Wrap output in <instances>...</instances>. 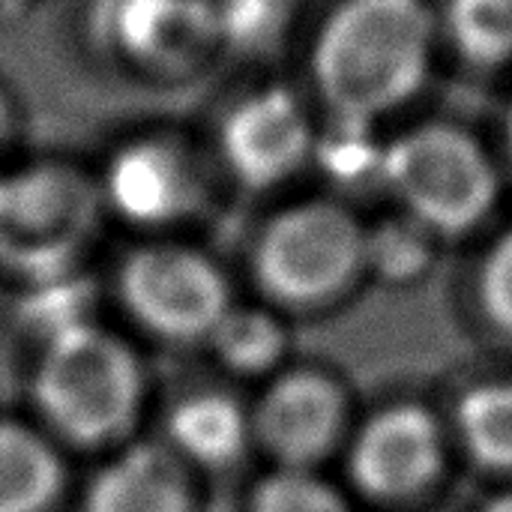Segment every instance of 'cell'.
<instances>
[{
  "instance_id": "cell-1",
  "label": "cell",
  "mask_w": 512,
  "mask_h": 512,
  "mask_svg": "<svg viewBox=\"0 0 512 512\" xmlns=\"http://www.w3.org/2000/svg\"><path fill=\"white\" fill-rule=\"evenodd\" d=\"M435 24L423 0H342L312 45V78L333 117L372 123L426 81Z\"/></svg>"
},
{
  "instance_id": "cell-2",
  "label": "cell",
  "mask_w": 512,
  "mask_h": 512,
  "mask_svg": "<svg viewBox=\"0 0 512 512\" xmlns=\"http://www.w3.org/2000/svg\"><path fill=\"white\" fill-rule=\"evenodd\" d=\"M381 183L405 216L435 237L465 234L495 207L498 180L480 144L456 126L426 123L384 144Z\"/></svg>"
},
{
  "instance_id": "cell-3",
  "label": "cell",
  "mask_w": 512,
  "mask_h": 512,
  "mask_svg": "<svg viewBox=\"0 0 512 512\" xmlns=\"http://www.w3.org/2000/svg\"><path fill=\"white\" fill-rule=\"evenodd\" d=\"M141 372L132 351L96 324L45 342L36 402L57 432L81 444L120 435L135 417Z\"/></svg>"
},
{
  "instance_id": "cell-4",
  "label": "cell",
  "mask_w": 512,
  "mask_h": 512,
  "mask_svg": "<svg viewBox=\"0 0 512 512\" xmlns=\"http://www.w3.org/2000/svg\"><path fill=\"white\" fill-rule=\"evenodd\" d=\"M366 228L339 204L309 201L279 213L261 234L255 270L285 303H321L363 270Z\"/></svg>"
},
{
  "instance_id": "cell-5",
  "label": "cell",
  "mask_w": 512,
  "mask_h": 512,
  "mask_svg": "<svg viewBox=\"0 0 512 512\" xmlns=\"http://www.w3.org/2000/svg\"><path fill=\"white\" fill-rule=\"evenodd\" d=\"M93 195L63 168H27L0 180V261L36 279L66 273L87 240Z\"/></svg>"
},
{
  "instance_id": "cell-6",
  "label": "cell",
  "mask_w": 512,
  "mask_h": 512,
  "mask_svg": "<svg viewBox=\"0 0 512 512\" xmlns=\"http://www.w3.org/2000/svg\"><path fill=\"white\" fill-rule=\"evenodd\" d=\"M120 291L147 330L177 342L207 339L231 309L219 267L183 246L135 252L120 273Z\"/></svg>"
},
{
  "instance_id": "cell-7",
  "label": "cell",
  "mask_w": 512,
  "mask_h": 512,
  "mask_svg": "<svg viewBox=\"0 0 512 512\" xmlns=\"http://www.w3.org/2000/svg\"><path fill=\"white\" fill-rule=\"evenodd\" d=\"M315 150V132L300 99L282 87L240 99L222 123V153L234 177L252 189L288 180Z\"/></svg>"
},
{
  "instance_id": "cell-8",
  "label": "cell",
  "mask_w": 512,
  "mask_h": 512,
  "mask_svg": "<svg viewBox=\"0 0 512 512\" xmlns=\"http://www.w3.org/2000/svg\"><path fill=\"white\" fill-rule=\"evenodd\" d=\"M441 465V429L417 405H396L375 414L351 447V474L375 498L417 495L441 474Z\"/></svg>"
},
{
  "instance_id": "cell-9",
  "label": "cell",
  "mask_w": 512,
  "mask_h": 512,
  "mask_svg": "<svg viewBox=\"0 0 512 512\" xmlns=\"http://www.w3.org/2000/svg\"><path fill=\"white\" fill-rule=\"evenodd\" d=\"M342 423V390L318 372H291L264 393L252 429L282 468L312 471L339 441Z\"/></svg>"
},
{
  "instance_id": "cell-10",
  "label": "cell",
  "mask_w": 512,
  "mask_h": 512,
  "mask_svg": "<svg viewBox=\"0 0 512 512\" xmlns=\"http://www.w3.org/2000/svg\"><path fill=\"white\" fill-rule=\"evenodd\" d=\"M99 30L147 66H186L219 42L210 0H102Z\"/></svg>"
},
{
  "instance_id": "cell-11",
  "label": "cell",
  "mask_w": 512,
  "mask_h": 512,
  "mask_svg": "<svg viewBox=\"0 0 512 512\" xmlns=\"http://www.w3.org/2000/svg\"><path fill=\"white\" fill-rule=\"evenodd\" d=\"M102 195L129 222L165 225L195 207L198 180L174 144L132 141L111 156Z\"/></svg>"
},
{
  "instance_id": "cell-12",
  "label": "cell",
  "mask_w": 512,
  "mask_h": 512,
  "mask_svg": "<svg viewBox=\"0 0 512 512\" xmlns=\"http://www.w3.org/2000/svg\"><path fill=\"white\" fill-rule=\"evenodd\" d=\"M189 483L183 459L156 444H138L117 456L96 480L87 512H186Z\"/></svg>"
},
{
  "instance_id": "cell-13",
  "label": "cell",
  "mask_w": 512,
  "mask_h": 512,
  "mask_svg": "<svg viewBox=\"0 0 512 512\" xmlns=\"http://www.w3.org/2000/svg\"><path fill=\"white\" fill-rule=\"evenodd\" d=\"M249 420L234 399L219 393L189 396L171 411L168 438L180 459L198 465H231L249 444Z\"/></svg>"
},
{
  "instance_id": "cell-14",
  "label": "cell",
  "mask_w": 512,
  "mask_h": 512,
  "mask_svg": "<svg viewBox=\"0 0 512 512\" xmlns=\"http://www.w3.org/2000/svg\"><path fill=\"white\" fill-rule=\"evenodd\" d=\"M60 480L54 450L36 432L0 420V512H42Z\"/></svg>"
},
{
  "instance_id": "cell-15",
  "label": "cell",
  "mask_w": 512,
  "mask_h": 512,
  "mask_svg": "<svg viewBox=\"0 0 512 512\" xmlns=\"http://www.w3.org/2000/svg\"><path fill=\"white\" fill-rule=\"evenodd\" d=\"M207 339L216 357L240 375H258L273 369L288 345L279 318L261 309H228Z\"/></svg>"
},
{
  "instance_id": "cell-16",
  "label": "cell",
  "mask_w": 512,
  "mask_h": 512,
  "mask_svg": "<svg viewBox=\"0 0 512 512\" xmlns=\"http://www.w3.org/2000/svg\"><path fill=\"white\" fill-rule=\"evenodd\" d=\"M459 432L477 462L512 471V384H486L459 405Z\"/></svg>"
},
{
  "instance_id": "cell-17",
  "label": "cell",
  "mask_w": 512,
  "mask_h": 512,
  "mask_svg": "<svg viewBox=\"0 0 512 512\" xmlns=\"http://www.w3.org/2000/svg\"><path fill=\"white\" fill-rule=\"evenodd\" d=\"M444 21L471 63L501 66L512 60V0H447Z\"/></svg>"
},
{
  "instance_id": "cell-18",
  "label": "cell",
  "mask_w": 512,
  "mask_h": 512,
  "mask_svg": "<svg viewBox=\"0 0 512 512\" xmlns=\"http://www.w3.org/2000/svg\"><path fill=\"white\" fill-rule=\"evenodd\" d=\"M432 240L435 234L426 231L411 216L387 219L375 225L372 231H366L363 270L369 267L375 276L393 285L414 282L432 264V252H435Z\"/></svg>"
},
{
  "instance_id": "cell-19",
  "label": "cell",
  "mask_w": 512,
  "mask_h": 512,
  "mask_svg": "<svg viewBox=\"0 0 512 512\" xmlns=\"http://www.w3.org/2000/svg\"><path fill=\"white\" fill-rule=\"evenodd\" d=\"M312 153L324 162V171L342 186H360L369 180L381 183L384 144L375 138L372 123L333 117L327 135L315 138Z\"/></svg>"
},
{
  "instance_id": "cell-20",
  "label": "cell",
  "mask_w": 512,
  "mask_h": 512,
  "mask_svg": "<svg viewBox=\"0 0 512 512\" xmlns=\"http://www.w3.org/2000/svg\"><path fill=\"white\" fill-rule=\"evenodd\" d=\"M249 512H354L348 501L324 483L315 471L279 468L270 474L255 498Z\"/></svg>"
},
{
  "instance_id": "cell-21",
  "label": "cell",
  "mask_w": 512,
  "mask_h": 512,
  "mask_svg": "<svg viewBox=\"0 0 512 512\" xmlns=\"http://www.w3.org/2000/svg\"><path fill=\"white\" fill-rule=\"evenodd\" d=\"M42 288L30 300V318L39 324L45 339H54L60 333H69L75 327L90 324V288L78 279H69L66 273H54L39 279Z\"/></svg>"
},
{
  "instance_id": "cell-22",
  "label": "cell",
  "mask_w": 512,
  "mask_h": 512,
  "mask_svg": "<svg viewBox=\"0 0 512 512\" xmlns=\"http://www.w3.org/2000/svg\"><path fill=\"white\" fill-rule=\"evenodd\" d=\"M219 39L234 45H258L282 21L285 0H210Z\"/></svg>"
},
{
  "instance_id": "cell-23",
  "label": "cell",
  "mask_w": 512,
  "mask_h": 512,
  "mask_svg": "<svg viewBox=\"0 0 512 512\" xmlns=\"http://www.w3.org/2000/svg\"><path fill=\"white\" fill-rule=\"evenodd\" d=\"M480 300L486 315L512 333V228L492 246L480 270Z\"/></svg>"
},
{
  "instance_id": "cell-24",
  "label": "cell",
  "mask_w": 512,
  "mask_h": 512,
  "mask_svg": "<svg viewBox=\"0 0 512 512\" xmlns=\"http://www.w3.org/2000/svg\"><path fill=\"white\" fill-rule=\"evenodd\" d=\"M9 126H12L9 105H6V99L0 96V144H3V141H6V135H9Z\"/></svg>"
},
{
  "instance_id": "cell-25",
  "label": "cell",
  "mask_w": 512,
  "mask_h": 512,
  "mask_svg": "<svg viewBox=\"0 0 512 512\" xmlns=\"http://www.w3.org/2000/svg\"><path fill=\"white\" fill-rule=\"evenodd\" d=\"M486 512H512V492L501 495L498 501H492V504L486 507Z\"/></svg>"
},
{
  "instance_id": "cell-26",
  "label": "cell",
  "mask_w": 512,
  "mask_h": 512,
  "mask_svg": "<svg viewBox=\"0 0 512 512\" xmlns=\"http://www.w3.org/2000/svg\"><path fill=\"white\" fill-rule=\"evenodd\" d=\"M507 153H510V162H512V108H510V117H507Z\"/></svg>"
}]
</instances>
